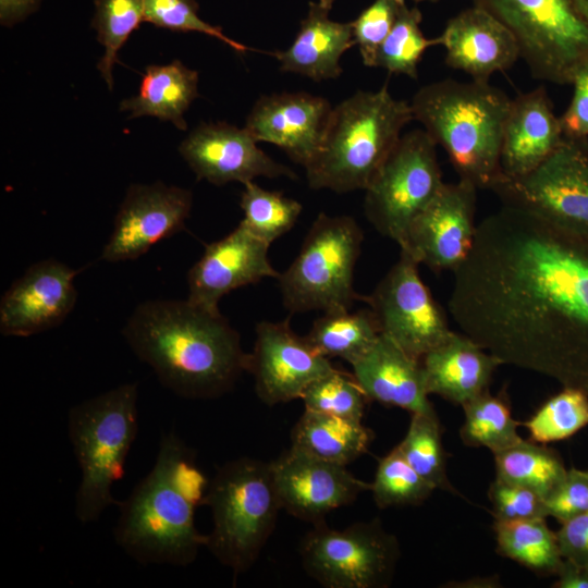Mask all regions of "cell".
<instances>
[{"label": "cell", "mask_w": 588, "mask_h": 588, "mask_svg": "<svg viewBox=\"0 0 588 588\" xmlns=\"http://www.w3.org/2000/svg\"><path fill=\"white\" fill-rule=\"evenodd\" d=\"M453 277L462 333L502 365L588 393V231L502 205Z\"/></svg>", "instance_id": "6da1fadb"}, {"label": "cell", "mask_w": 588, "mask_h": 588, "mask_svg": "<svg viewBox=\"0 0 588 588\" xmlns=\"http://www.w3.org/2000/svg\"><path fill=\"white\" fill-rule=\"evenodd\" d=\"M122 333L161 384L182 397H219L246 371L248 353L238 332L220 311L188 299L139 304Z\"/></svg>", "instance_id": "7a4b0ae2"}, {"label": "cell", "mask_w": 588, "mask_h": 588, "mask_svg": "<svg viewBox=\"0 0 588 588\" xmlns=\"http://www.w3.org/2000/svg\"><path fill=\"white\" fill-rule=\"evenodd\" d=\"M208 483L195 451L174 432L163 433L155 465L119 503L117 544L140 564L189 565L206 543L195 511Z\"/></svg>", "instance_id": "3957f363"}, {"label": "cell", "mask_w": 588, "mask_h": 588, "mask_svg": "<svg viewBox=\"0 0 588 588\" xmlns=\"http://www.w3.org/2000/svg\"><path fill=\"white\" fill-rule=\"evenodd\" d=\"M511 99L482 82L452 78L427 84L413 96V118L441 146L458 180L491 189L502 175L501 143Z\"/></svg>", "instance_id": "277c9868"}, {"label": "cell", "mask_w": 588, "mask_h": 588, "mask_svg": "<svg viewBox=\"0 0 588 588\" xmlns=\"http://www.w3.org/2000/svg\"><path fill=\"white\" fill-rule=\"evenodd\" d=\"M412 120L411 103L394 98L387 84L344 99L332 109L321 145L305 167L309 187L365 191Z\"/></svg>", "instance_id": "5b68a950"}, {"label": "cell", "mask_w": 588, "mask_h": 588, "mask_svg": "<svg viewBox=\"0 0 588 588\" xmlns=\"http://www.w3.org/2000/svg\"><path fill=\"white\" fill-rule=\"evenodd\" d=\"M137 383H123L69 411L68 434L81 469L74 514L82 524L98 520L120 503L112 486L124 475L125 461L138 429Z\"/></svg>", "instance_id": "8992f818"}, {"label": "cell", "mask_w": 588, "mask_h": 588, "mask_svg": "<svg viewBox=\"0 0 588 588\" xmlns=\"http://www.w3.org/2000/svg\"><path fill=\"white\" fill-rule=\"evenodd\" d=\"M212 528L205 547L236 577L247 572L273 532L281 503L270 462L238 457L218 468L203 499Z\"/></svg>", "instance_id": "52a82bcc"}, {"label": "cell", "mask_w": 588, "mask_h": 588, "mask_svg": "<svg viewBox=\"0 0 588 588\" xmlns=\"http://www.w3.org/2000/svg\"><path fill=\"white\" fill-rule=\"evenodd\" d=\"M364 233L350 216L320 212L298 255L280 273L283 306L292 314L351 309L357 299L354 272Z\"/></svg>", "instance_id": "ba28073f"}, {"label": "cell", "mask_w": 588, "mask_h": 588, "mask_svg": "<svg viewBox=\"0 0 588 588\" xmlns=\"http://www.w3.org/2000/svg\"><path fill=\"white\" fill-rule=\"evenodd\" d=\"M514 36L532 77L571 85L588 61V23L575 0H471Z\"/></svg>", "instance_id": "9c48e42d"}, {"label": "cell", "mask_w": 588, "mask_h": 588, "mask_svg": "<svg viewBox=\"0 0 588 588\" xmlns=\"http://www.w3.org/2000/svg\"><path fill=\"white\" fill-rule=\"evenodd\" d=\"M299 553L306 573L326 588H385L401 551L397 538L375 518L344 529L313 525Z\"/></svg>", "instance_id": "30bf717a"}, {"label": "cell", "mask_w": 588, "mask_h": 588, "mask_svg": "<svg viewBox=\"0 0 588 588\" xmlns=\"http://www.w3.org/2000/svg\"><path fill=\"white\" fill-rule=\"evenodd\" d=\"M443 185L437 144L425 130H413L401 136L365 189L366 218L381 235L400 245L413 219Z\"/></svg>", "instance_id": "8fae6325"}, {"label": "cell", "mask_w": 588, "mask_h": 588, "mask_svg": "<svg viewBox=\"0 0 588 588\" xmlns=\"http://www.w3.org/2000/svg\"><path fill=\"white\" fill-rule=\"evenodd\" d=\"M490 191L502 205L588 231V139L564 136L536 169L514 179L501 175Z\"/></svg>", "instance_id": "7c38bea8"}, {"label": "cell", "mask_w": 588, "mask_h": 588, "mask_svg": "<svg viewBox=\"0 0 588 588\" xmlns=\"http://www.w3.org/2000/svg\"><path fill=\"white\" fill-rule=\"evenodd\" d=\"M419 264L400 250L396 262L363 301L373 313L381 334L421 359L452 333L444 309L420 278Z\"/></svg>", "instance_id": "4fadbf2b"}, {"label": "cell", "mask_w": 588, "mask_h": 588, "mask_svg": "<svg viewBox=\"0 0 588 588\" xmlns=\"http://www.w3.org/2000/svg\"><path fill=\"white\" fill-rule=\"evenodd\" d=\"M477 191L462 180L444 183L408 225L400 250L434 272L453 273L467 259L475 243Z\"/></svg>", "instance_id": "5bb4252c"}, {"label": "cell", "mask_w": 588, "mask_h": 588, "mask_svg": "<svg viewBox=\"0 0 588 588\" xmlns=\"http://www.w3.org/2000/svg\"><path fill=\"white\" fill-rule=\"evenodd\" d=\"M255 332L246 371L254 377L257 396L269 406L301 399L310 383L334 369L330 358L292 330L289 319L261 321Z\"/></svg>", "instance_id": "9a60e30c"}, {"label": "cell", "mask_w": 588, "mask_h": 588, "mask_svg": "<svg viewBox=\"0 0 588 588\" xmlns=\"http://www.w3.org/2000/svg\"><path fill=\"white\" fill-rule=\"evenodd\" d=\"M270 467L281 507L313 525L326 522L330 512L370 490V483L354 476L346 466L292 445L270 462Z\"/></svg>", "instance_id": "2e32d148"}, {"label": "cell", "mask_w": 588, "mask_h": 588, "mask_svg": "<svg viewBox=\"0 0 588 588\" xmlns=\"http://www.w3.org/2000/svg\"><path fill=\"white\" fill-rule=\"evenodd\" d=\"M192 203V193L186 188L162 182L131 185L101 258L118 262L144 255L157 242L184 229Z\"/></svg>", "instance_id": "e0dca14e"}, {"label": "cell", "mask_w": 588, "mask_h": 588, "mask_svg": "<svg viewBox=\"0 0 588 588\" xmlns=\"http://www.w3.org/2000/svg\"><path fill=\"white\" fill-rule=\"evenodd\" d=\"M179 151L198 180L215 185L245 184L258 176L297 177L292 169L260 149L245 127L225 122L198 125L181 143Z\"/></svg>", "instance_id": "ac0fdd59"}, {"label": "cell", "mask_w": 588, "mask_h": 588, "mask_svg": "<svg viewBox=\"0 0 588 588\" xmlns=\"http://www.w3.org/2000/svg\"><path fill=\"white\" fill-rule=\"evenodd\" d=\"M78 271L56 260L32 265L0 301V332L29 336L59 326L75 306Z\"/></svg>", "instance_id": "d6986e66"}, {"label": "cell", "mask_w": 588, "mask_h": 588, "mask_svg": "<svg viewBox=\"0 0 588 588\" xmlns=\"http://www.w3.org/2000/svg\"><path fill=\"white\" fill-rule=\"evenodd\" d=\"M270 244L253 235L241 222L223 238L206 245L187 272V298L210 311L231 291L280 277L268 256Z\"/></svg>", "instance_id": "ffe728a7"}, {"label": "cell", "mask_w": 588, "mask_h": 588, "mask_svg": "<svg viewBox=\"0 0 588 588\" xmlns=\"http://www.w3.org/2000/svg\"><path fill=\"white\" fill-rule=\"evenodd\" d=\"M332 109L328 99L305 91L264 95L252 108L245 128L257 143L279 147L305 168L321 145Z\"/></svg>", "instance_id": "44dd1931"}, {"label": "cell", "mask_w": 588, "mask_h": 588, "mask_svg": "<svg viewBox=\"0 0 588 588\" xmlns=\"http://www.w3.org/2000/svg\"><path fill=\"white\" fill-rule=\"evenodd\" d=\"M448 66L489 83L520 58L512 33L487 11L471 5L450 19L439 36Z\"/></svg>", "instance_id": "7402d4cb"}, {"label": "cell", "mask_w": 588, "mask_h": 588, "mask_svg": "<svg viewBox=\"0 0 588 588\" xmlns=\"http://www.w3.org/2000/svg\"><path fill=\"white\" fill-rule=\"evenodd\" d=\"M564 135L543 86L511 99L503 126L501 171L506 177L523 176L541 164Z\"/></svg>", "instance_id": "603a6c76"}, {"label": "cell", "mask_w": 588, "mask_h": 588, "mask_svg": "<svg viewBox=\"0 0 588 588\" xmlns=\"http://www.w3.org/2000/svg\"><path fill=\"white\" fill-rule=\"evenodd\" d=\"M353 376L369 401L409 412L434 411L429 402L420 359L380 334L352 365Z\"/></svg>", "instance_id": "cb8c5ba5"}, {"label": "cell", "mask_w": 588, "mask_h": 588, "mask_svg": "<svg viewBox=\"0 0 588 588\" xmlns=\"http://www.w3.org/2000/svg\"><path fill=\"white\" fill-rule=\"evenodd\" d=\"M428 394L463 406L489 390L501 360L464 333L452 335L420 359Z\"/></svg>", "instance_id": "d4e9b609"}, {"label": "cell", "mask_w": 588, "mask_h": 588, "mask_svg": "<svg viewBox=\"0 0 588 588\" xmlns=\"http://www.w3.org/2000/svg\"><path fill=\"white\" fill-rule=\"evenodd\" d=\"M330 10L319 1L309 2L294 41L272 54L280 70L306 76L315 82L336 78L342 73L341 57L355 46L352 24L333 21Z\"/></svg>", "instance_id": "484cf974"}, {"label": "cell", "mask_w": 588, "mask_h": 588, "mask_svg": "<svg viewBox=\"0 0 588 588\" xmlns=\"http://www.w3.org/2000/svg\"><path fill=\"white\" fill-rule=\"evenodd\" d=\"M198 97V73L174 60L164 65H148L138 93L120 103L128 118L154 117L186 130L184 113Z\"/></svg>", "instance_id": "4316f807"}, {"label": "cell", "mask_w": 588, "mask_h": 588, "mask_svg": "<svg viewBox=\"0 0 588 588\" xmlns=\"http://www.w3.org/2000/svg\"><path fill=\"white\" fill-rule=\"evenodd\" d=\"M373 432L363 421L305 409L292 429V446L347 466L364 455Z\"/></svg>", "instance_id": "83f0119b"}, {"label": "cell", "mask_w": 588, "mask_h": 588, "mask_svg": "<svg viewBox=\"0 0 588 588\" xmlns=\"http://www.w3.org/2000/svg\"><path fill=\"white\" fill-rule=\"evenodd\" d=\"M493 531L498 554L539 576H555L563 556L546 518L494 520Z\"/></svg>", "instance_id": "f1b7e54d"}, {"label": "cell", "mask_w": 588, "mask_h": 588, "mask_svg": "<svg viewBox=\"0 0 588 588\" xmlns=\"http://www.w3.org/2000/svg\"><path fill=\"white\" fill-rule=\"evenodd\" d=\"M381 334L377 319L368 307L351 311L336 309L315 320L305 340L321 355L355 363Z\"/></svg>", "instance_id": "f546056e"}, {"label": "cell", "mask_w": 588, "mask_h": 588, "mask_svg": "<svg viewBox=\"0 0 588 588\" xmlns=\"http://www.w3.org/2000/svg\"><path fill=\"white\" fill-rule=\"evenodd\" d=\"M493 456L497 479L530 489L543 499L567 473L556 451L531 440H523Z\"/></svg>", "instance_id": "4dcf8cb0"}, {"label": "cell", "mask_w": 588, "mask_h": 588, "mask_svg": "<svg viewBox=\"0 0 588 588\" xmlns=\"http://www.w3.org/2000/svg\"><path fill=\"white\" fill-rule=\"evenodd\" d=\"M462 407L460 439L465 445L486 448L495 454L524 440L517 432L520 422L512 415L505 391L493 395L487 390Z\"/></svg>", "instance_id": "1f68e13d"}, {"label": "cell", "mask_w": 588, "mask_h": 588, "mask_svg": "<svg viewBox=\"0 0 588 588\" xmlns=\"http://www.w3.org/2000/svg\"><path fill=\"white\" fill-rule=\"evenodd\" d=\"M408 464L434 489L456 495L446 471V452L436 411L412 414L408 429L396 445Z\"/></svg>", "instance_id": "d6a6232c"}, {"label": "cell", "mask_w": 588, "mask_h": 588, "mask_svg": "<svg viewBox=\"0 0 588 588\" xmlns=\"http://www.w3.org/2000/svg\"><path fill=\"white\" fill-rule=\"evenodd\" d=\"M240 206L244 212L241 223L268 244L286 234L303 210L299 201L281 192L265 189L254 181L244 184Z\"/></svg>", "instance_id": "836d02e7"}, {"label": "cell", "mask_w": 588, "mask_h": 588, "mask_svg": "<svg viewBox=\"0 0 588 588\" xmlns=\"http://www.w3.org/2000/svg\"><path fill=\"white\" fill-rule=\"evenodd\" d=\"M421 19L417 7L406 5L402 10L392 30L377 50L373 68L414 79L418 77V64L425 51L432 46H440L439 36L427 38L422 34Z\"/></svg>", "instance_id": "e575fe53"}, {"label": "cell", "mask_w": 588, "mask_h": 588, "mask_svg": "<svg viewBox=\"0 0 588 588\" xmlns=\"http://www.w3.org/2000/svg\"><path fill=\"white\" fill-rule=\"evenodd\" d=\"M529 439L540 444L568 439L588 426V393L569 387L547 400L524 422Z\"/></svg>", "instance_id": "d590c367"}, {"label": "cell", "mask_w": 588, "mask_h": 588, "mask_svg": "<svg viewBox=\"0 0 588 588\" xmlns=\"http://www.w3.org/2000/svg\"><path fill=\"white\" fill-rule=\"evenodd\" d=\"M142 22H145L144 0H95L91 27L105 48L97 68L110 90L113 86L112 69L118 53Z\"/></svg>", "instance_id": "8d00e7d4"}, {"label": "cell", "mask_w": 588, "mask_h": 588, "mask_svg": "<svg viewBox=\"0 0 588 588\" xmlns=\"http://www.w3.org/2000/svg\"><path fill=\"white\" fill-rule=\"evenodd\" d=\"M395 446L378 461L370 491L379 509L419 505L434 491Z\"/></svg>", "instance_id": "74e56055"}, {"label": "cell", "mask_w": 588, "mask_h": 588, "mask_svg": "<svg viewBox=\"0 0 588 588\" xmlns=\"http://www.w3.org/2000/svg\"><path fill=\"white\" fill-rule=\"evenodd\" d=\"M301 399L305 409L358 421L369 402L354 376L336 368L310 383Z\"/></svg>", "instance_id": "f35d334b"}, {"label": "cell", "mask_w": 588, "mask_h": 588, "mask_svg": "<svg viewBox=\"0 0 588 588\" xmlns=\"http://www.w3.org/2000/svg\"><path fill=\"white\" fill-rule=\"evenodd\" d=\"M198 8L196 0H144V21L173 32H195L215 37L237 52L250 49L224 35L222 28L200 19Z\"/></svg>", "instance_id": "ab89813d"}, {"label": "cell", "mask_w": 588, "mask_h": 588, "mask_svg": "<svg viewBox=\"0 0 588 588\" xmlns=\"http://www.w3.org/2000/svg\"><path fill=\"white\" fill-rule=\"evenodd\" d=\"M405 0H373L351 22L355 46L358 47L364 65L373 68L378 48L392 30Z\"/></svg>", "instance_id": "60d3db41"}, {"label": "cell", "mask_w": 588, "mask_h": 588, "mask_svg": "<svg viewBox=\"0 0 588 588\" xmlns=\"http://www.w3.org/2000/svg\"><path fill=\"white\" fill-rule=\"evenodd\" d=\"M494 520L547 518L544 499L535 491L494 478L488 489Z\"/></svg>", "instance_id": "b9f144b4"}, {"label": "cell", "mask_w": 588, "mask_h": 588, "mask_svg": "<svg viewBox=\"0 0 588 588\" xmlns=\"http://www.w3.org/2000/svg\"><path fill=\"white\" fill-rule=\"evenodd\" d=\"M547 515L565 523L588 512V470L569 468L561 483L544 499Z\"/></svg>", "instance_id": "7bdbcfd3"}, {"label": "cell", "mask_w": 588, "mask_h": 588, "mask_svg": "<svg viewBox=\"0 0 588 588\" xmlns=\"http://www.w3.org/2000/svg\"><path fill=\"white\" fill-rule=\"evenodd\" d=\"M571 85V102L560 117L562 132L565 137L588 139V61L577 70Z\"/></svg>", "instance_id": "ee69618b"}, {"label": "cell", "mask_w": 588, "mask_h": 588, "mask_svg": "<svg viewBox=\"0 0 588 588\" xmlns=\"http://www.w3.org/2000/svg\"><path fill=\"white\" fill-rule=\"evenodd\" d=\"M556 537L564 559L588 565V512L562 523Z\"/></svg>", "instance_id": "f6af8a7d"}, {"label": "cell", "mask_w": 588, "mask_h": 588, "mask_svg": "<svg viewBox=\"0 0 588 588\" xmlns=\"http://www.w3.org/2000/svg\"><path fill=\"white\" fill-rule=\"evenodd\" d=\"M553 588H588V565L563 558Z\"/></svg>", "instance_id": "bcb514c9"}, {"label": "cell", "mask_w": 588, "mask_h": 588, "mask_svg": "<svg viewBox=\"0 0 588 588\" xmlns=\"http://www.w3.org/2000/svg\"><path fill=\"white\" fill-rule=\"evenodd\" d=\"M42 0H0V22L12 26L34 13Z\"/></svg>", "instance_id": "7dc6e473"}, {"label": "cell", "mask_w": 588, "mask_h": 588, "mask_svg": "<svg viewBox=\"0 0 588 588\" xmlns=\"http://www.w3.org/2000/svg\"><path fill=\"white\" fill-rule=\"evenodd\" d=\"M460 585H454L453 587L455 586H458V587H497L499 583L498 580V577L497 576H491V577H478V578H475V580H466V581H462V583H458Z\"/></svg>", "instance_id": "c3c4849f"}, {"label": "cell", "mask_w": 588, "mask_h": 588, "mask_svg": "<svg viewBox=\"0 0 588 588\" xmlns=\"http://www.w3.org/2000/svg\"><path fill=\"white\" fill-rule=\"evenodd\" d=\"M575 3L579 12L588 23V0H575Z\"/></svg>", "instance_id": "681fc988"}, {"label": "cell", "mask_w": 588, "mask_h": 588, "mask_svg": "<svg viewBox=\"0 0 588 588\" xmlns=\"http://www.w3.org/2000/svg\"><path fill=\"white\" fill-rule=\"evenodd\" d=\"M335 0H319V3L328 9V10H331V8L333 7V3H334Z\"/></svg>", "instance_id": "f907efd6"}, {"label": "cell", "mask_w": 588, "mask_h": 588, "mask_svg": "<svg viewBox=\"0 0 588 588\" xmlns=\"http://www.w3.org/2000/svg\"><path fill=\"white\" fill-rule=\"evenodd\" d=\"M413 1L416 2V3H419V2H430V3H436V2H438V1H440V0H413Z\"/></svg>", "instance_id": "816d5d0a"}]
</instances>
